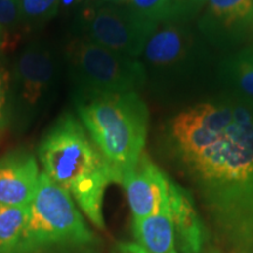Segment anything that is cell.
<instances>
[{
	"label": "cell",
	"mask_w": 253,
	"mask_h": 253,
	"mask_svg": "<svg viewBox=\"0 0 253 253\" xmlns=\"http://www.w3.org/2000/svg\"><path fill=\"white\" fill-rule=\"evenodd\" d=\"M233 253H253V101H233L219 140L177 158Z\"/></svg>",
	"instance_id": "obj_1"
},
{
	"label": "cell",
	"mask_w": 253,
	"mask_h": 253,
	"mask_svg": "<svg viewBox=\"0 0 253 253\" xmlns=\"http://www.w3.org/2000/svg\"><path fill=\"white\" fill-rule=\"evenodd\" d=\"M38 156L42 171L69 192L90 223L103 229L104 194L112 183L121 184V178L80 120L71 113L62 114L40 141Z\"/></svg>",
	"instance_id": "obj_2"
},
{
	"label": "cell",
	"mask_w": 253,
	"mask_h": 253,
	"mask_svg": "<svg viewBox=\"0 0 253 253\" xmlns=\"http://www.w3.org/2000/svg\"><path fill=\"white\" fill-rule=\"evenodd\" d=\"M77 113L88 135L122 181L144 154L149 110L138 93H81Z\"/></svg>",
	"instance_id": "obj_3"
},
{
	"label": "cell",
	"mask_w": 253,
	"mask_h": 253,
	"mask_svg": "<svg viewBox=\"0 0 253 253\" xmlns=\"http://www.w3.org/2000/svg\"><path fill=\"white\" fill-rule=\"evenodd\" d=\"M93 232L68 191L41 171L17 253H41L59 246L90 244Z\"/></svg>",
	"instance_id": "obj_4"
},
{
	"label": "cell",
	"mask_w": 253,
	"mask_h": 253,
	"mask_svg": "<svg viewBox=\"0 0 253 253\" xmlns=\"http://www.w3.org/2000/svg\"><path fill=\"white\" fill-rule=\"evenodd\" d=\"M69 71L81 93H137L147 80L143 63L102 47L87 38L66 46Z\"/></svg>",
	"instance_id": "obj_5"
},
{
	"label": "cell",
	"mask_w": 253,
	"mask_h": 253,
	"mask_svg": "<svg viewBox=\"0 0 253 253\" xmlns=\"http://www.w3.org/2000/svg\"><path fill=\"white\" fill-rule=\"evenodd\" d=\"M58 61L48 47L32 42L19 53L12 67L13 123L26 128L37 118L54 87Z\"/></svg>",
	"instance_id": "obj_6"
},
{
	"label": "cell",
	"mask_w": 253,
	"mask_h": 253,
	"mask_svg": "<svg viewBox=\"0 0 253 253\" xmlns=\"http://www.w3.org/2000/svg\"><path fill=\"white\" fill-rule=\"evenodd\" d=\"M87 39L113 52L138 58L160 24H154L134 11L118 5L102 6L84 13Z\"/></svg>",
	"instance_id": "obj_7"
},
{
	"label": "cell",
	"mask_w": 253,
	"mask_h": 253,
	"mask_svg": "<svg viewBox=\"0 0 253 253\" xmlns=\"http://www.w3.org/2000/svg\"><path fill=\"white\" fill-rule=\"evenodd\" d=\"M233 121V101H211L189 107L170 120L168 141L176 158L219 140Z\"/></svg>",
	"instance_id": "obj_8"
},
{
	"label": "cell",
	"mask_w": 253,
	"mask_h": 253,
	"mask_svg": "<svg viewBox=\"0 0 253 253\" xmlns=\"http://www.w3.org/2000/svg\"><path fill=\"white\" fill-rule=\"evenodd\" d=\"M132 219L150 216L169 205L170 178L150 160L147 154L122 176Z\"/></svg>",
	"instance_id": "obj_9"
},
{
	"label": "cell",
	"mask_w": 253,
	"mask_h": 253,
	"mask_svg": "<svg viewBox=\"0 0 253 253\" xmlns=\"http://www.w3.org/2000/svg\"><path fill=\"white\" fill-rule=\"evenodd\" d=\"M37 158L25 150H14L0 158V204L30 207L39 186Z\"/></svg>",
	"instance_id": "obj_10"
},
{
	"label": "cell",
	"mask_w": 253,
	"mask_h": 253,
	"mask_svg": "<svg viewBox=\"0 0 253 253\" xmlns=\"http://www.w3.org/2000/svg\"><path fill=\"white\" fill-rule=\"evenodd\" d=\"M169 208L175 229L176 244L181 253H201L205 231L191 196L170 179Z\"/></svg>",
	"instance_id": "obj_11"
},
{
	"label": "cell",
	"mask_w": 253,
	"mask_h": 253,
	"mask_svg": "<svg viewBox=\"0 0 253 253\" xmlns=\"http://www.w3.org/2000/svg\"><path fill=\"white\" fill-rule=\"evenodd\" d=\"M136 244L147 253H177L169 205L150 216L132 219Z\"/></svg>",
	"instance_id": "obj_12"
},
{
	"label": "cell",
	"mask_w": 253,
	"mask_h": 253,
	"mask_svg": "<svg viewBox=\"0 0 253 253\" xmlns=\"http://www.w3.org/2000/svg\"><path fill=\"white\" fill-rule=\"evenodd\" d=\"M189 47V37L184 28L164 21L153 32L142 54L153 66L164 67L179 61Z\"/></svg>",
	"instance_id": "obj_13"
},
{
	"label": "cell",
	"mask_w": 253,
	"mask_h": 253,
	"mask_svg": "<svg viewBox=\"0 0 253 253\" xmlns=\"http://www.w3.org/2000/svg\"><path fill=\"white\" fill-rule=\"evenodd\" d=\"M208 20L221 34H237L253 21V0H209Z\"/></svg>",
	"instance_id": "obj_14"
},
{
	"label": "cell",
	"mask_w": 253,
	"mask_h": 253,
	"mask_svg": "<svg viewBox=\"0 0 253 253\" xmlns=\"http://www.w3.org/2000/svg\"><path fill=\"white\" fill-rule=\"evenodd\" d=\"M30 207L0 204V253H17L26 227Z\"/></svg>",
	"instance_id": "obj_15"
},
{
	"label": "cell",
	"mask_w": 253,
	"mask_h": 253,
	"mask_svg": "<svg viewBox=\"0 0 253 253\" xmlns=\"http://www.w3.org/2000/svg\"><path fill=\"white\" fill-rule=\"evenodd\" d=\"M231 80L253 101V47L240 50L227 65Z\"/></svg>",
	"instance_id": "obj_16"
},
{
	"label": "cell",
	"mask_w": 253,
	"mask_h": 253,
	"mask_svg": "<svg viewBox=\"0 0 253 253\" xmlns=\"http://www.w3.org/2000/svg\"><path fill=\"white\" fill-rule=\"evenodd\" d=\"M13 123V87L12 69L0 54V132L7 130Z\"/></svg>",
	"instance_id": "obj_17"
},
{
	"label": "cell",
	"mask_w": 253,
	"mask_h": 253,
	"mask_svg": "<svg viewBox=\"0 0 253 253\" xmlns=\"http://www.w3.org/2000/svg\"><path fill=\"white\" fill-rule=\"evenodd\" d=\"M24 26L46 23L58 13L61 0H18Z\"/></svg>",
	"instance_id": "obj_18"
},
{
	"label": "cell",
	"mask_w": 253,
	"mask_h": 253,
	"mask_svg": "<svg viewBox=\"0 0 253 253\" xmlns=\"http://www.w3.org/2000/svg\"><path fill=\"white\" fill-rule=\"evenodd\" d=\"M128 7L154 24L171 20V0H128Z\"/></svg>",
	"instance_id": "obj_19"
},
{
	"label": "cell",
	"mask_w": 253,
	"mask_h": 253,
	"mask_svg": "<svg viewBox=\"0 0 253 253\" xmlns=\"http://www.w3.org/2000/svg\"><path fill=\"white\" fill-rule=\"evenodd\" d=\"M0 24L12 33L20 36L18 28L24 26L19 11L18 0H0Z\"/></svg>",
	"instance_id": "obj_20"
},
{
	"label": "cell",
	"mask_w": 253,
	"mask_h": 253,
	"mask_svg": "<svg viewBox=\"0 0 253 253\" xmlns=\"http://www.w3.org/2000/svg\"><path fill=\"white\" fill-rule=\"evenodd\" d=\"M207 1L209 0H171V19L192 15Z\"/></svg>",
	"instance_id": "obj_21"
},
{
	"label": "cell",
	"mask_w": 253,
	"mask_h": 253,
	"mask_svg": "<svg viewBox=\"0 0 253 253\" xmlns=\"http://www.w3.org/2000/svg\"><path fill=\"white\" fill-rule=\"evenodd\" d=\"M19 36L8 31L4 25L0 24V54L7 52L12 47L17 46Z\"/></svg>",
	"instance_id": "obj_22"
},
{
	"label": "cell",
	"mask_w": 253,
	"mask_h": 253,
	"mask_svg": "<svg viewBox=\"0 0 253 253\" xmlns=\"http://www.w3.org/2000/svg\"><path fill=\"white\" fill-rule=\"evenodd\" d=\"M119 253H147L136 243H122L119 246ZM178 253V252H177Z\"/></svg>",
	"instance_id": "obj_23"
},
{
	"label": "cell",
	"mask_w": 253,
	"mask_h": 253,
	"mask_svg": "<svg viewBox=\"0 0 253 253\" xmlns=\"http://www.w3.org/2000/svg\"><path fill=\"white\" fill-rule=\"evenodd\" d=\"M104 1L110 2V4H113V5H122V4L126 5L128 0H104Z\"/></svg>",
	"instance_id": "obj_24"
}]
</instances>
